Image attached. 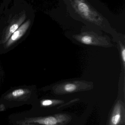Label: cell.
Returning <instances> with one entry per match:
<instances>
[{"mask_svg": "<svg viewBox=\"0 0 125 125\" xmlns=\"http://www.w3.org/2000/svg\"><path fill=\"white\" fill-rule=\"evenodd\" d=\"M26 17V13L24 10L12 17L3 34L0 42L1 44H4L6 43L12 34L23 24Z\"/></svg>", "mask_w": 125, "mask_h": 125, "instance_id": "1", "label": "cell"}, {"mask_svg": "<svg viewBox=\"0 0 125 125\" xmlns=\"http://www.w3.org/2000/svg\"><path fill=\"white\" fill-rule=\"evenodd\" d=\"M73 2V7L76 11L81 17L87 19H90L93 16V9L84 0H74Z\"/></svg>", "mask_w": 125, "mask_h": 125, "instance_id": "2", "label": "cell"}, {"mask_svg": "<svg viewBox=\"0 0 125 125\" xmlns=\"http://www.w3.org/2000/svg\"><path fill=\"white\" fill-rule=\"evenodd\" d=\"M31 24V20L30 19H29L24 23L22 24L12 34L11 36L5 43L4 45L5 48H8L9 47L11 46L22 37L28 29Z\"/></svg>", "mask_w": 125, "mask_h": 125, "instance_id": "3", "label": "cell"}, {"mask_svg": "<svg viewBox=\"0 0 125 125\" xmlns=\"http://www.w3.org/2000/svg\"><path fill=\"white\" fill-rule=\"evenodd\" d=\"M26 123L28 125L38 124L44 125H54L57 123L56 118L53 117H50L43 119L30 118L26 120Z\"/></svg>", "mask_w": 125, "mask_h": 125, "instance_id": "4", "label": "cell"}, {"mask_svg": "<svg viewBox=\"0 0 125 125\" xmlns=\"http://www.w3.org/2000/svg\"><path fill=\"white\" fill-rule=\"evenodd\" d=\"M30 90L28 89H18L15 90L5 97L7 99H17L31 94Z\"/></svg>", "mask_w": 125, "mask_h": 125, "instance_id": "5", "label": "cell"}, {"mask_svg": "<svg viewBox=\"0 0 125 125\" xmlns=\"http://www.w3.org/2000/svg\"><path fill=\"white\" fill-rule=\"evenodd\" d=\"M81 42L85 44L89 45L92 42V38L89 36H85L81 37Z\"/></svg>", "mask_w": 125, "mask_h": 125, "instance_id": "6", "label": "cell"}, {"mask_svg": "<svg viewBox=\"0 0 125 125\" xmlns=\"http://www.w3.org/2000/svg\"><path fill=\"white\" fill-rule=\"evenodd\" d=\"M76 88V86L72 83L67 84L64 87L65 90L67 92H73L75 90Z\"/></svg>", "mask_w": 125, "mask_h": 125, "instance_id": "7", "label": "cell"}, {"mask_svg": "<svg viewBox=\"0 0 125 125\" xmlns=\"http://www.w3.org/2000/svg\"><path fill=\"white\" fill-rule=\"evenodd\" d=\"M120 116L119 115H117L114 116L112 119V122L114 125H116L119 123L120 120Z\"/></svg>", "mask_w": 125, "mask_h": 125, "instance_id": "8", "label": "cell"}, {"mask_svg": "<svg viewBox=\"0 0 125 125\" xmlns=\"http://www.w3.org/2000/svg\"><path fill=\"white\" fill-rule=\"evenodd\" d=\"M52 104H53V102L50 100H45L42 102V105L45 106L50 105Z\"/></svg>", "mask_w": 125, "mask_h": 125, "instance_id": "9", "label": "cell"}, {"mask_svg": "<svg viewBox=\"0 0 125 125\" xmlns=\"http://www.w3.org/2000/svg\"><path fill=\"white\" fill-rule=\"evenodd\" d=\"M122 58L123 62H125V48H123V50L122 51Z\"/></svg>", "mask_w": 125, "mask_h": 125, "instance_id": "10", "label": "cell"}]
</instances>
